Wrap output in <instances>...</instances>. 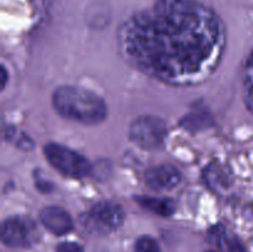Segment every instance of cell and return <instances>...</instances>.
<instances>
[{
	"label": "cell",
	"instance_id": "5",
	"mask_svg": "<svg viewBox=\"0 0 253 252\" xmlns=\"http://www.w3.org/2000/svg\"><path fill=\"white\" fill-rule=\"evenodd\" d=\"M130 138L146 150L160 147L167 135V125L156 116H141L130 126Z\"/></svg>",
	"mask_w": 253,
	"mask_h": 252
},
{
	"label": "cell",
	"instance_id": "13",
	"mask_svg": "<svg viewBox=\"0 0 253 252\" xmlns=\"http://www.w3.org/2000/svg\"><path fill=\"white\" fill-rule=\"evenodd\" d=\"M222 246L226 247L229 252H246L244 244L237 237H229L226 235L224 242H222Z\"/></svg>",
	"mask_w": 253,
	"mask_h": 252
},
{
	"label": "cell",
	"instance_id": "7",
	"mask_svg": "<svg viewBox=\"0 0 253 252\" xmlns=\"http://www.w3.org/2000/svg\"><path fill=\"white\" fill-rule=\"evenodd\" d=\"M146 183L157 192H166L177 188L180 183V173L173 166L162 165L150 168L145 175Z\"/></svg>",
	"mask_w": 253,
	"mask_h": 252
},
{
	"label": "cell",
	"instance_id": "11",
	"mask_svg": "<svg viewBox=\"0 0 253 252\" xmlns=\"http://www.w3.org/2000/svg\"><path fill=\"white\" fill-rule=\"evenodd\" d=\"M136 252H161V249L153 237L141 236L136 241Z\"/></svg>",
	"mask_w": 253,
	"mask_h": 252
},
{
	"label": "cell",
	"instance_id": "16",
	"mask_svg": "<svg viewBox=\"0 0 253 252\" xmlns=\"http://www.w3.org/2000/svg\"><path fill=\"white\" fill-rule=\"evenodd\" d=\"M208 252H216V251H208Z\"/></svg>",
	"mask_w": 253,
	"mask_h": 252
},
{
	"label": "cell",
	"instance_id": "4",
	"mask_svg": "<svg viewBox=\"0 0 253 252\" xmlns=\"http://www.w3.org/2000/svg\"><path fill=\"white\" fill-rule=\"evenodd\" d=\"M125 220V211L113 202H101L94 205L82 219L83 226L88 231L108 234L119 229Z\"/></svg>",
	"mask_w": 253,
	"mask_h": 252
},
{
	"label": "cell",
	"instance_id": "15",
	"mask_svg": "<svg viewBox=\"0 0 253 252\" xmlns=\"http://www.w3.org/2000/svg\"><path fill=\"white\" fill-rule=\"evenodd\" d=\"M1 74H2V78H1V86H2V88H5V85H6L7 73H6V69H5V67H4V66L1 67Z\"/></svg>",
	"mask_w": 253,
	"mask_h": 252
},
{
	"label": "cell",
	"instance_id": "14",
	"mask_svg": "<svg viewBox=\"0 0 253 252\" xmlns=\"http://www.w3.org/2000/svg\"><path fill=\"white\" fill-rule=\"evenodd\" d=\"M56 252H84V250L77 242H62L57 246Z\"/></svg>",
	"mask_w": 253,
	"mask_h": 252
},
{
	"label": "cell",
	"instance_id": "10",
	"mask_svg": "<svg viewBox=\"0 0 253 252\" xmlns=\"http://www.w3.org/2000/svg\"><path fill=\"white\" fill-rule=\"evenodd\" d=\"M198 4V0H157L155 10L165 14H177L190 10Z\"/></svg>",
	"mask_w": 253,
	"mask_h": 252
},
{
	"label": "cell",
	"instance_id": "9",
	"mask_svg": "<svg viewBox=\"0 0 253 252\" xmlns=\"http://www.w3.org/2000/svg\"><path fill=\"white\" fill-rule=\"evenodd\" d=\"M137 202L141 207L155 214L162 215V216H170L174 212L175 205L170 199H163V198H150V197H138Z\"/></svg>",
	"mask_w": 253,
	"mask_h": 252
},
{
	"label": "cell",
	"instance_id": "8",
	"mask_svg": "<svg viewBox=\"0 0 253 252\" xmlns=\"http://www.w3.org/2000/svg\"><path fill=\"white\" fill-rule=\"evenodd\" d=\"M40 220L54 235H66L73 229V220L68 211L59 207H47L40 212Z\"/></svg>",
	"mask_w": 253,
	"mask_h": 252
},
{
	"label": "cell",
	"instance_id": "3",
	"mask_svg": "<svg viewBox=\"0 0 253 252\" xmlns=\"http://www.w3.org/2000/svg\"><path fill=\"white\" fill-rule=\"evenodd\" d=\"M44 156L52 167L68 177H88L93 170L91 163L83 155L63 145L48 143L44 147Z\"/></svg>",
	"mask_w": 253,
	"mask_h": 252
},
{
	"label": "cell",
	"instance_id": "1",
	"mask_svg": "<svg viewBox=\"0 0 253 252\" xmlns=\"http://www.w3.org/2000/svg\"><path fill=\"white\" fill-rule=\"evenodd\" d=\"M224 26L212 10L198 2L177 14L145 12L121 30L128 58L147 73L174 83L210 73L224 46Z\"/></svg>",
	"mask_w": 253,
	"mask_h": 252
},
{
	"label": "cell",
	"instance_id": "2",
	"mask_svg": "<svg viewBox=\"0 0 253 252\" xmlns=\"http://www.w3.org/2000/svg\"><path fill=\"white\" fill-rule=\"evenodd\" d=\"M52 105L61 116L84 125L103 123L108 115L105 101L81 86H59L52 95Z\"/></svg>",
	"mask_w": 253,
	"mask_h": 252
},
{
	"label": "cell",
	"instance_id": "6",
	"mask_svg": "<svg viewBox=\"0 0 253 252\" xmlns=\"http://www.w3.org/2000/svg\"><path fill=\"white\" fill-rule=\"evenodd\" d=\"M40 232L36 224L25 216H14L1 225V240L10 247H27L39 240Z\"/></svg>",
	"mask_w": 253,
	"mask_h": 252
},
{
	"label": "cell",
	"instance_id": "12",
	"mask_svg": "<svg viewBox=\"0 0 253 252\" xmlns=\"http://www.w3.org/2000/svg\"><path fill=\"white\" fill-rule=\"evenodd\" d=\"M245 98L251 110H253V54L249 63V73L245 79Z\"/></svg>",
	"mask_w": 253,
	"mask_h": 252
}]
</instances>
